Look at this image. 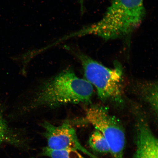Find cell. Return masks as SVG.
Here are the masks:
<instances>
[{"label": "cell", "instance_id": "1", "mask_svg": "<svg viewBox=\"0 0 158 158\" xmlns=\"http://www.w3.org/2000/svg\"><path fill=\"white\" fill-rule=\"evenodd\" d=\"M92 85L67 69L40 86L31 102V109L54 108L69 104L90 102Z\"/></svg>", "mask_w": 158, "mask_h": 158}, {"label": "cell", "instance_id": "2", "mask_svg": "<svg viewBox=\"0 0 158 158\" xmlns=\"http://www.w3.org/2000/svg\"><path fill=\"white\" fill-rule=\"evenodd\" d=\"M145 15L143 0H113L102 19L79 35H94L106 40L121 38L139 27Z\"/></svg>", "mask_w": 158, "mask_h": 158}, {"label": "cell", "instance_id": "3", "mask_svg": "<svg viewBox=\"0 0 158 158\" xmlns=\"http://www.w3.org/2000/svg\"><path fill=\"white\" fill-rule=\"evenodd\" d=\"M86 80L96 88L99 98L117 104L123 102V72L120 65L107 68L82 54H77Z\"/></svg>", "mask_w": 158, "mask_h": 158}, {"label": "cell", "instance_id": "4", "mask_svg": "<svg viewBox=\"0 0 158 158\" xmlns=\"http://www.w3.org/2000/svg\"><path fill=\"white\" fill-rule=\"evenodd\" d=\"M85 120L103 135L112 158H124L125 134L121 124L107 109L100 106H90L86 110Z\"/></svg>", "mask_w": 158, "mask_h": 158}, {"label": "cell", "instance_id": "5", "mask_svg": "<svg viewBox=\"0 0 158 158\" xmlns=\"http://www.w3.org/2000/svg\"><path fill=\"white\" fill-rule=\"evenodd\" d=\"M43 135L48 147L53 150L72 149L77 150L91 158H99L89 151L80 143L76 130L68 121L58 126L47 121L41 123Z\"/></svg>", "mask_w": 158, "mask_h": 158}, {"label": "cell", "instance_id": "6", "mask_svg": "<svg viewBox=\"0 0 158 158\" xmlns=\"http://www.w3.org/2000/svg\"><path fill=\"white\" fill-rule=\"evenodd\" d=\"M134 158H158V137L145 120L138 122Z\"/></svg>", "mask_w": 158, "mask_h": 158}, {"label": "cell", "instance_id": "7", "mask_svg": "<svg viewBox=\"0 0 158 158\" xmlns=\"http://www.w3.org/2000/svg\"><path fill=\"white\" fill-rule=\"evenodd\" d=\"M90 147L94 152L101 154L110 153V148L104 136L98 130L93 132L88 140Z\"/></svg>", "mask_w": 158, "mask_h": 158}, {"label": "cell", "instance_id": "8", "mask_svg": "<svg viewBox=\"0 0 158 158\" xmlns=\"http://www.w3.org/2000/svg\"><path fill=\"white\" fill-rule=\"evenodd\" d=\"M80 152L74 149L53 150L47 147L42 150L43 155L51 158H86Z\"/></svg>", "mask_w": 158, "mask_h": 158}, {"label": "cell", "instance_id": "9", "mask_svg": "<svg viewBox=\"0 0 158 158\" xmlns=\"http://www.w3.org/2000/svg\"><path fill=\"white\" fill-rule=\"evenodd\" d=\"M144 94L145 99L158 116V82L147 86Z\"/></svg>", "mask_w": 158, "mask_h": 158}, {"label": "cell", "instance_id": "10", "mask_svg": "<svg viewBox=\"0 0 158 158\" xmlns=\"http://www.w3.org/2000/svg\"><path fill=\"white\" fill-rule=\"evenodd\" d=\"M10 131L8 126L2 114L0 111V145L5 142L9 141Z\"/></svg>", "mask_w": 158, "mask_h": 158}, {"label": "cell", "instance_id": "11", "mask_svg": "<svg viewBox=\"0 0 158 158\" xmlns=\"http://www.w3.org/2000/svg\"><path fill=\"white\" fill-rule=\"evenodd\" d=\"M79 1L81 5V11L82 12L84 9V0H79Z\"/></svg>", "mask_w": 158, "mask_h": 158}, {"label": "cell", "instance_id": "12", "mask_svg": "<svg viewBox=\"0 0 158 158\" xmlns=\"http://www.w3.org/2000/svg\"></svg>", "mask_w": 158, "mask_h": 158}]
</instances>
